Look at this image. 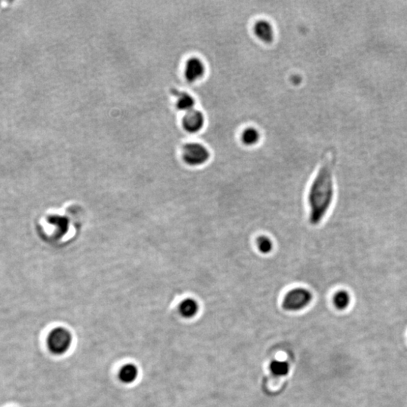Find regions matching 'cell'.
Returning <instances> with one entry per match:
<instances>
[{
	"label": "cell",
	"instance_id": "cell-1",
	"mask_svg": "<svg viewBox=\"0 0 407 407\" xmlns=\"http://www.w3.org/2000/svg\"><path fill=\"white\" fill-rule=\"evenodd\" d=\"M334 164L327 158L317 169L307 189V221L317 227L325 221L335 201Z\"/></svg>",
	"mask_w": 407,
	"mask_h": 407
},
{
	"label": "cell",
	"instance_id": "cell-2",
	"mask_svg": "<svg viewBox=\"0 0 407 407\" xmlns=\"http://www.w3.org/2000/svg\"><path fill=\"white\" fill-rule=\"evenodd\" d=\"M314 300V294L310 288L295 286L288 289L281 299V308L290 313L300 312L309 307Z\"/></svg>",
	"mask_w": 407,
	"mask_h": 407
},
{
	"label": "cell",
	"instance_id": "cell-3",
	"mask_svg": "<svg viewBox=\"0 0 407 407\" xmlns=\"http://www.w3.org/2000/svg\"><path fill=\"white\" fill-rule=\"evenodd\" d=\"M181 157L186 165L198 167L209 162L211 153L209 149L201 142H189L183 146Z\"/></svg>",
	"mask_w": 407,
	"mask_h": 407
},
{
	"label": "cell",
	"instance_id": "cell-4",
	"mask_svg": "<svg viewBox=\"0 0 407 407\" xmlns=\"http://www.w3.org/2000/svg\"><path fill=\"white\" fill-rule=\"evenodd\" d=\"M73 341V335L70 330L62 327H56L48 335L47 347L52 355L62 356L70 351Z\"/></svg>",
	"mask_w": 407,
	"mask_h": 407
},
{
	"label": "cell",
	"instance_id": "cell-5",
	"mask_svg": "<svg viewBox=\"0 0 407 407\" xmlns=\"http://www.w3.org/2000/svg\"><path fill=\"white\" fill-rule=\"evenodd\" d=\"M205 124V115L198 109H193L185 112L182 118L183 129L189 134L199 132L203 129Z\"/></svg>",
	"mask_w": 407,
	"mask_h": 407
},
{
	"label": "cell",
	"instance_id": "cell-6",
	"mask_svg": "<svg viewBox=\"0 0 407 407\" xmlns=\"http://www.w3.org/2000/svg\"><path fill=\"white\" fill-rule=\"evenodd\" d=\"M206 73V66L201 59L198 57H189L186 61L184 67V75L189 82L201 80Z\"/></svg>",
	"mask_w": 407,
	"mask_h": 407
},
{
	"label": "cell",
	"instance_id": "cell-7",
	"mask_svg": "<svg viewBox=\"0 0 407 407\" xmlns=\"http://www.w3.org/2000/svg\"><path fill=\"white\" fill-rule=\"evenodd\" d=\"M253 33L258 40L264 43H271L275 38V30L272 23L266 19L258 20L253 25Z\"/></svg>",
	"mask_w": 407,
	"mask_h": 407
},
{
	"label": "cell",
	"instance_id": "cell-8",
	"mask_svg": "<svg viewBox=\"0 0 407 407\" xmlns=\"http://www.w3.org/2000/svg\"><path fill=\"white\" fill-rule=\"evenodd\" d=\"M254 247L259 254L264 256H269L275 252V242L273 238L266 233L259 234L255 238Z\"/></svg>",
	"mask_w": 407,
	"mask_h": 407
},
{
	"label": "cell",
	"instance_id": "cell-9",
	"mask_svg": "<svg viewBox=\"0 0 407 407\" xmlns=\"http://www.w3.org/2000/svg\"><path fill=\"white\" fill-rule=\"evenodd\" d=\"M172 94L176 100V106L178 110L186 112L195 109V100L190 94L178 89H173Z\"/></svg>",
	"mask_w": 407,
	"mask_h": 407
},
{
	"label": "cell",
	"instance_id": "cell-10",
	"mask_svg": "<svg viewBox=\"0 0 407 407\" xmlns=\"http://www.w3.org/2000/svg\"><path fill=\"white\" fill-rule=\"evenodd\" d=\"M200 305L195 299L188 297L184 299L178 307V311L181 317L185 319H192L198 315Z\"/></svg>",
	"mask_w": 407,
	"mask_h": 407
},
{
	"label": "cell",
	"instance_id": "cell-11",
	"mask_svg": "<svg viewBox=\"0 0 407 407\" xmlns=\"http://www.w3.org/2000/svg\"><path fill=\"white\" fill-rule=\"evenodd\" d=\"M119 380L125 385H131L137 381L139 376L138 367L134 364H126L119 371Z\"/></svg>",
	"mask_w": 407,
	"mask_h": 407
},
{
	"label": "cell",
	"instance_id": "cell-12",
	"mask_svg": "<svg viewBox=\"0 0 407 407\" xmlns=\"http://www.w3.org/2000/svg\"><path fill=\"white\" fill-rule=\"evenodd\" d=\"M352 302L350 293L345 289H339L333 294L332 303L336 309L345 311Z\"/></svg>",
	"mask_w": 407,
	"mask_h": 407
},
{
	"label": "cell",
	"instance_id": "cell-13",
	"mask_svg": "<svg viewBox=\"0 0 407 407\" xmlns=\"http://www.w3.org/2000/svg\"><path fill=\"white\" fill-rule=\"evenodd\" d=\"M241 140L247 147H253L260 140V133L257 128L248 127L243 130L241 134Z\"/></svg>",
	"mask_w": 407,
	"mask_h": 407
},
{
	"label": "cell",
	"instance_id": "cell-14",
	"mask_svg": "<svg viewBox=\"0 0 407 407\" xmlns=\"http://www.w3.org/2000/svg\"><path fill=\"white\" fill-rule=\"evenodd\" d=\"M290 366L288 362L282 361H272L269 364V370L275 377L286 376L289 373Z\"/></svg>",
	"mask_w": 407,
	"mask_h": 407
}]
</instances>
